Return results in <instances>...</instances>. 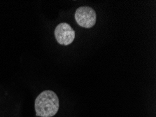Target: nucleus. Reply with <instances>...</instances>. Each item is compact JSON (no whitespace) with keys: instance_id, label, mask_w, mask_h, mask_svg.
<instances>
[{"instance_id":"2","label":"nucleus","mask_w":156,"mask_h":117,"mask_svg":"<svg viewBox=\"0 0 156 117\" xmlns=\"http://www.w3.org/2000/svg\"><path fill=\"white\" fill-rule=\"evenodd\" d=\"M75 20L81 27L91 28L96 23V12L91 7H79L75 12Z\"/></svg>"},{"instance_id":"3","label":"nucleus","mask_w":156,"mask_h":117,"mask_svg":"<svg viewBox=\"0 0 156 117\" xmlns=\"http://www.w3.org/2000/svg\"><path fill=\"white\" fill-rule=\"evenodd\" d=\"M55 37L59 44L68 46L74 42L75 32L70 25L66 23L59 24L55 30Z\"/></svg>"},{"instance_id":"1","label":"nucleus","mask_w":156,"mask_h":117,"mask_svg":"<svg viewBox=\"0 0 156 117\" xmlns=\"http://www.w3.org/2000/svg\"><path fill=\"white\" fill-rule=\"evenodd\" d=\"M59 106L58 97L52 90H44L35 100V111L37 116L40 117L55 116L58 112Z\"/></svg>"}]
</instances>
